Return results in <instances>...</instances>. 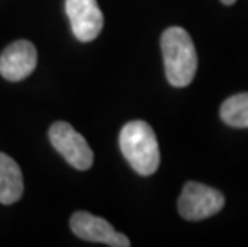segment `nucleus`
I'll list each match as a JSON object with an SVG mask.
<instances>
[{"instance_id": "423d86ee", "label": "nucleus", "mask_w": 248, "mask_h": 247, "mask_svg": "<svg viewBox=\"0 0 248 247\" xmlns=\"http://www.w3.org/2000/svg\"><path fill=\"white\" fill-rule=\"evenodd\" d=\"M66 13L72 33L80 42H92L104 26V16L96 0H66Z\"/></svg>"}, {"instance_id": "f257e3e1", "label": "nucleus", "mask_w": 248, "mask_h": 247, "mask_svg": "<svg viewBox=\"0 0 248 247\" xmlns=\"http://www.w3.org/2000/svg\"><path fill=\"white\" fill-rule=\"evenodd\" d=\"M160 47L167 81L173 87H187L197 72V51L189 33L179 26H171L163 31Z\"/></svg>"}, {"instance_id": "f03ea898", "label": "nucleus", "mask_w": 248, "mask_h": 247, "mask_svg": "<svg viewBox=\"0 0 248 247\" xmlns=\"http://www.w3.org/2000/svg\"><path fill=\"white\" fill-rule=\"evenodd\" d=\"M120 151L136 173L149 177L160 164V151L154 130L144 120L125 124L119 136Z\"/></svg>"}, {"instance_id": "39448f33", "label": "nucleus", "mask_w": 248, "mask_h": 247, "mask_svg": "<svg viewBox=\"0 0 248 247\" xmlns=\"http://www.w3.org/2000/svg\"><path fill=\"white\" fill-rule=\"evenodd\" d=\"M72 233L83 241L101 243L112 247H130L131 243L125 234L117 233L108 220L88 212H76L71 217Z\"/></svg>"}, {"instance_id": "0eeeda50", "label": "nucleus", "mask_w": 248, "mask_h": 247, "mask_svg": "<svg viewBox=\"0 0 248 247\" xmlns=\"http://www.w3.org/2000/svg\"><path fill=\"white\" fill-rule=\"evenodd\" d=\"M37 66V49L29 40H16L0 55V74L10 82L29 77Z\"/></svg>"}, {"instance_id": "6e6552de", "label": "nucleus", "mask_w": 248, "mask_h": 247, "mask_svg": "<svg viewBox=\"0 0 248 247\" xmlns=\"http://www.w3.org/2000/svg\"><path fill=\"white\" fill-rule=\"evenodd\" d=\"M24 191L23 173L16 161L0 152V202L5 206L19 201Z\"/></svg>"}, {"instance_id": "1a4fd4ad", "label": "nucleus", "mask_w": 248, "mask_h": 247, "mask_svg": "<svg viewBox=\"0 0 248 247\" xmlns=\"http://www.w3.org/2000/svg\"><path fill=\"white\" fill-rule=\"evenodd\" d=\"M219 115L231 127L248 129V92L229 97L221 104Z\"/></svg>"}, {"instance_id": "7ed1b4c3", "label": "nucleus", "mask_w": 248, "mask_h": 247, "mask_svg": "<svg viewBox=\"0 0 248 247\" xmlns=\"http://www.w3.org/2000/svg\"><path fill=\"white\" fill-rule=\"evenodd\" d=\"M224 207V196L212 186L187 181L178 199V212L184 220L199 222L213 217Z\"/></svg>"}, {"instance_id": "9d476101", "label": "nucleus", "mask_w": 248, "mask_h": 247, "mask_svg": "<svg viewBox=\"0 0 248 247\" xmlns=\"http://www.w3.org/2000/svg\"><path fill=\"white\" fill-rule=\"evenodd\" d=\"M237 2V0H221V3H224V5H234Z\"/></svg>"}, {"instance_id": "20e7f679", "label": "nucleus", "mask_w": 248, "mask_h": 247, "mask_svg": "<svg viewBox=\"0 0 248 247\" xmlns=\"http://www.w3.org/2000/svg\"><path fill=\"white\" fill-rule=\"evenodd\" d=\"M50 143L77 170H88L93 165V151L87 140L67 122H55L50 127Z\"/></svg>"}]
</instances>
